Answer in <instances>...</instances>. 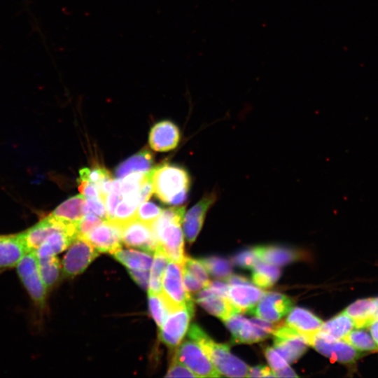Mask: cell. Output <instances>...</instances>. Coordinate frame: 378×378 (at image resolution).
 <instances>
[{"mask_svg": "<svg viewBox=\"0 0 378 378\" xmlns=\"http://www.w3.org/2000/svg\"><path fill=\"white\" fill-rule=\"evenodd\" d=\"M185 211L184 206L162 210L152 224L159 247L171 261L181 265L186 257L183 251L184 237L181 227Z\"/></svg>", "mask_w": 378, "mask_h": 378, "instance_id": "1", "label": "cell"}, {"mask_svg": "<svg viewBox=\"0 0 378 378\" xmlns=\"http://www.w3.org/2000/svg\"><path fill=\"white\" fill-rule=\"evenodd\" d=\"M188 335L200 345L221 375L229 377H246L248 365L231 354L227 344L216 342L195 323L189 327Z\"/></svg>", "mask_w": 378, "mask_h": 378, "instance_id": "2", "label": "cell"}, {"mask_svg": "<svg viewBox=\"0 0 378 378\" xmlns=\"http://www.w3.org/2000/svg\"><path fill=\"white\" fill-rule=\"evenodd\" d=\"M150 173L153 193L160 201L178 205L186 200L190 180L183 168L164 164L153 168Z\"/></svg>", "mask_w": 378, "mask_h": 378, "instance_id": "3", "label": "cell"}, {"mask_svg": "<svg viewBox=\"0 0 378 378\" xmlns=\"http://www.w3.org/2000/svg\"><path fill=\"white\" fill-rule=\"evenodd\" d=\"M17 272L35 306L43 310L48 290L41 279L36 253L27 252L16 265Z\"/></svg>", "mask_w": 378, "mask_h": 378, "instance_id": "4", "label": "cell"}, {"mask_svg": "<svg viewBox=\"0 0 378 378\" xmlns=\"http://www.w3.org/2000/svg\"><path fill=\"white\" fill-rule=\"evenodd\" d=\"M170 312L193 303L191 295L186 290L182 276V265L169 261L162 279V291L160 293Z\"/></svg>", "mask_w": 378, "mask_h": 378, "instance_id": "5", "label": "cell"}, {"mask_svg": "<svg viewBox=\"0 0 378 378\" xmlns=\"http://www.w3.org/2000/svg\"><path fill=\"white\" fill-rule=\"evenodd\" d=\"M61 262L64 277L74 278L83 273L99 252L83 237L78 235L67 248Z\"/></svg>", "mask_w": 378, "mask_h": 378, "instance_id": "6", "label": "cell"}, {"mask_svg": "<svg viewBox=\"0 0 378 378\" xmlns=\"http://www.w3.org/2000/svg\"><path fill=\"white\" fill-rule=\"evenodd\" d=\"M274 347L288 363L296 361L307 351L312 336H307L288 325L275 326Z\"/></svg>", "mask_w": 378, "mask_h": 378, "instance_id": "7", "label": "cell"}, {"mask_svg": "<svg viewBox=\"0 0 378 378\" xmlns=\"http://www.w3.org/2000/svg\"><path fill=\"white\" fill-rule=\"evenodd\" d=\"M174 357L197 377H219L222 375L206 355L200 345L192 340H185L176 349Z\"/></svg>", "mask_w": 378, "mask_h": 378, "instance_id": "8", "label": "cell"}, {"mask_svg": "<svg viewBox=\"0 0 378 378\" xmlns=\"http://www.w3.org/2000/svg\"><path fill=\"white\" fill-rule=\"evenodd\" d=\"M194 314L193 303L169 313L160 328V339L170 349L175 350L181 343L190 327Z\"/></svg>", "mask_w": 378, "mask_h": 378, "instance_id": "9", "label": "cell"}, {"mask_svg": "<svg viewBox=\"0 0 378 378\" xmlns=\"http://www.w3.org/2000/svg\"><path fill=\"white\" fill-rule=\"evenodd\" d=\"M309 346L331 361L344 364H353L361 356L357 349L344 340L328 337L318 331L312 337Z\"/></svg>", "mask_w": 378, "mask_h": 378, "instance_id": "10", "label": "cell"}, {"mask_svg": "<svg viewBox=\"0 0 378 378\" xmlns=\"http://www.w3.org/2000/svg\"><path fill=\"white\" fill-rule=\"evenodd\" d=\"M122 241L125 246L154 253L159 244L152 225L134 218L121 225Z\"/></svg>", "mask_w": 378, "mask_h": 378, "instance_id": "11", "label": "cell"}, {"mask_svg": "<svg viewBox=\"0 0 378 378\" xmlns=\"http://www.w3.org/2000/svg\"><path fill=\"white\" fill-rule=\"evenodd\" d=\"M83 237L99 253L112 254L121 248V225L110 220H104Z\"/></svg>", "mask_w": 378, "mask_h": 378, "instance_id": "12", "label": "cell"}, {"mask_svg": "<svg viewBox=\"0 0 378 378\" xmlns=\"http://www.w3.org/2000/svg\"><path fill=\"white\" fill-rule=\"evenodd\" d=\"M292 300L288 296L276 293H265L258 304L248 312L270 322H276L292 309Z\"/></svg>", "mask_w": 378, "mask_h": 378, "instance_id": "13", "label": "cell"}, {"mask_svg": "<svg viewBox=\"0 0 378 378\" xmlns=\"http://www.w3.org/2000/svg\"><path fill=\"white\" fill-rule=\"evenodd\" d=\"M237 330L232 332L234 344H251L265 340L272 333L275 326L272 322L259 317L244 318Z\"/></svg>", "mask_w": 378, "mask_h": 378, "instance_id": "14", "label": "cell"}, {"mask_svg": "<svg viewBox=\"0 0 378 378\" xmlns=\"http://www.w3.org/2000/svg\"><path fill=\"white\" fill-rule=\"evenodd\" d=\"M217 199L216 194L210 192L195 204L183 218V234L190 244L196 239L202 227L206 214Z\"/></svg>", "mask_w": 378, "mask_h": 378, "instance_id": "15", "label": "cell"}, {"mask_svg": "<svg viewBox=\"0 0 378 378\" xmlns=\"http://www.w3.org/2000/svg\"><path fill=\"white\" fill-rule=\"evenodd\" d=\"M180 133L178 128L169 120L156 123L149 134V144L155 151L164 152L174 149L178 144Z\"/></svg>", "mask_w": 378, "mask_h": 378, "instance_id": "16", "label": "cell"}, {"mask_svg": "<svg viewBox=\"0 0 378 378\" xmlns=\"http://www.w3.org/2000/svg\"><path fill=\"white\" fill-rule=\"evenodd\" d=\"M29 251L21 232L0 235V269L16 266Z\"/></svg>", "mask_w": 378, "mask_h": 378, "instance_id": "17", "label": "cell"}, {"mask_svg": "<svg viewBox=\"0 0 378 378\" xmlns=\"http://www.w3.org/2000/svg\"><path fill=\"white\" fill-rule=\"evenodd\" d=\"M265 292L251 284L230 286L228 300L237 313L249 312L265 295Z\"/></svg>", "mask_w": 378, "mask_h": 378, "instance_id": "18", "label": "cell"}, {"mask_svg": "<svg viewBox=\"0 0 378 378\" xmlns=\"http://www.w3.org/2000/svg\"><path fill=\"white\" fill-rule=\"evenodd\" d=\"M195 300L206 311L223 321L237 313L228 299L219 296L208 287L197 292Z\"/></svg>", "mask_w": 378, "mask_h": 378, "instance_id": "19", "label": "cell"}, {"mask_svg": "<svg viewBox=\"0 0 378 378\" xmlns=\"http://www.w3.org/2000/svg\"><path fill=\"white\" fill-rule=\"evenodd\" d=\"M253 249L259 260L276 266L291 263L304 255L298 250L281 246H259Z\"/></svg>", "mask_w": 378, "mask_h": 378, "instance_id": "20", "label": "cell"}, {"mask_svg": "<svg viewBox=\"0 0 378 378\" xmlns=\"http://www.w3.org/2000/svg\"><path fill=\"white\" fill-rule=\"evenodd\" d=\"M85 200L82 194L71 197L57 206L49 216L66 225L76 227L84 216Z\"/></svg>", "mask_w": 378, "mask_h": 378, "instance_id": "21", "label": "cell"}, {"mask_svg": "<svg viewBox=\"0 0 378 378\" xmlns=\"http://www.w3.org/2000/svg\"><path fill=\"white\" fill-rule=\"evenodd\" d=\"M286 324L307 336H312L320 330L323 321L309 310L297 307L289 312Z\"/></svg>", "mask_w": 378, "mask_h": 378, "instance_id": "22", "label": "cell"}, {"mask_svg": "<svg viewBox=\"0 0 378 378\" xmlns=\"http://www.w3.org/2000/svg\"><path fill=\"white\" fill-rule=\"evenodd\" d=\"M64 225L49 215L34 225L21 232L29 251H35L45 239L55 229Z\"/></svg>", "mask_w": 378, "mask_h": 378, "instance_id": "23", "label": "cell"}, {"mask_svg": "<svg viewBox=\"0 0 378 378\" xmlns=\"http://www.w3.org/2000/svg\"><path fill=\"white\" fill-rule=\"evenodd\" d=\"M111 255L117 261L130 270H149L153 260V253L141 249L120 248Z\"/></svg>", "mask_w": 378, "mask_h": 378, "instance_id": "24", "label": "cell"}, {"mask_svg": "<svg viewBox=\"0 0 378 378\" xmlns=\"http://www.w3.org/2000/svg\"><path fill=\"white\" fill-rule=\"evenodd\" d=\"M375 304L374 298L358 300L344 311L354 321L355 328H367L374 319Z\"/></svg>", "mask_w": 378, "mask_h": 378, "instance_id": "25", "label": "cell"}, {"mask_svg": "<svg viewBox=\"0 0 378 378\" xmlns=\"http://www.w3.org/2000/svg\"><path fill=\"white\" fill-rule=\"evenodd\" d=\"M153 155L147 149H143L122 162L115 170L117 178H122L132 172H148L153 169Z\"/></svg>", "mask_w": 378, "mask_h": 378, "instance_id": "26", "label": "cell"}, {"mask_svg": "<svg viewBox=\"0 0 378 378\" xmlns=\"http://www.w3.org/2000/svg\"><path fill=\"white\" fill-rule=\"evenodd\" d=\"M354 327V321L343 312L323 323L318 332L332 339L343 340Z\"/></svg>", "mask_w": 378, "mask_h": 378, "instance_id": "27", "label": "cell"}, {"mask_svg": "<svg viewBox=\"0 0 378 378\" xmlns=\"http://www.w3.org/2000/svg\"><path fill=\"white\" fill-rule=\"evenodd\" d=\"M170 260L158 246L153 253V260L150 267L148 291L160 293L162 291V279L165 269Z\"/></svg>", "mask_w": 378, "mask_h": 378, "instance_id": "28", "label": "cell"}, {"mask_svg": "<svg viewBox=\"0 0 378 378\" xmlns=\"http://www.w3.org/2000/svg\"><path fill=\"white\" fill-rule=\"evenodd\" d=\"M281 271L276 265L258 260L252 268V281L260 288H270L279 279Z\"/></svg>", "mask_w": 378, "mask_h": 378, "instance_id": "29", "label": "cell"}, {"mask_svg": "<svg viewBox=\"0 0 378 378\" xmlns=\"http://www.w3.org/2000/svg\"><path fill=\"white\" fill-rule=\"evenodd\" d=\"M38 270L43 282L49 291L62 274V266L56 255L37 258Z\"/></svg>", "mask_w": 378, "mask_h": 378, "instance_id": "30", "label": "cell"}, {"mask_svg": "<svg viewBox=\"0 0 378 378\" xmlns=\"http://www.w3.org/2000/svg\"><path fill=\"white\" fill-rule=\"evenodd\" d=\"M360 328L352 330L344 339L345 342L359 351H376L378 350V345L372 338L370 333Z\"/></svg>", "mask_w": 378, "mask_h": 378, "instance_id": "31", "label": "cell"}, {"mask_svg": "<svg viewBox=\"0 0 378 378\" xmlns=\"http://www.w3.org/2000/svg\"><path fill=\"white\" fill-rule=\"evenodd\" d=\"M199 260L202 263L208 274L214 277L224 279L231 274L232 266L226 259L210 256L200 258Z\"/></svg>", "mask_w": 378, "mask_h": 378, "instance_id": "32", "label": "cell"}, {"mask_svg": "<svg viewBox=\"0 0 378 378\" xmlns=\"http://www.w3.org/2000/svg\"><path fill=\"white\" fill-rule=\"evenodd\" d=\"M140 204L137 199L122 198L115 210L112 220L122 225L135 218L136 209Z\"/></svg>", "mask_w": 378, "mask_h": 378, "instance_id": "33", "label": "cell"}, {"mask_svg": "<svg viewBox=\"0 0 378 378\" xmlns=\"http://www.w3.org/2000/svg\"><path fill=\"white\" fill-rule=\"evenodd\" d=\"M148 307L150 315L160 328L171 313L160 294L148 291Z\"/></svg>", "mask_w": 378, "mask_h": 378, "instance_id": "34", "label": "cell"}, {"mask_svg": "<svg viewBox=\"0 0 378 378\" xmlns=\"http://www.w3.org/2000/svg\"><path fill=\"white\" fill-rule=\"evenodd\" d=\"M162 210L155 203L146 201L139 205L135 218L144 223L152 225L160 216Z\"/></svg>", "mask_w": 378, "mask_h": 378, "instance_id": "35", "label": "cell"}, {"mask_svg": "<svg viewBox=\"0 0 378 378\" xmlns=\"http://www.w3.org/2000/svg\"><path fill=\"white\" fill-rule=\"evenodd\" d=\"M181 265L183 269L200 280L205 287L208 286L210 282L208 272L199 260L186 256Z\"/></svg>", "mask_w": 378, "mask_h": 378, "instance_id": "36", "label": "cell"}, {"mask_svg": "<svg viewBox=\"0 0 378 378\" xmlns=\"http://www.w3.org/2000/svg\"><path fill=\"white\" fill-rule=\"evenodd\" d=\"M79 175L78 181L91 183L97 187L104 179L112 177L109 172L104 167L83 168L79 171Z\"/></svg>", "mask_w": 378, "mask_h": 378, "instance_id": "37", "label": "cell"}, {"mask_svg": "<svg viewBox=\"0 0 378 378\" xmlns=\"http://www.w3.org/2000/svg\"><path fill=\"white\" fill-rule=\"evenodd\" d=\"M83 213L84 215L86 214H93L103 220H107V211L105 202L102 199L99 197L85 198Z\"/></svg>", "mask_w": 378, "mask_h": 378, "instance_id": "38", "label": "cell"}, {"mask_svg": "<svg viewBox=\"0 0 378 378\" xmlns=\"http://www.w3.org/2000/svg\"><path fill=\"white\" fill-rule=\"evenodd\" d=\"M258 260L253 248L240 251L232 260L234 265L244 269H252Z\"/></svg>", "mask_w": 378, "mask_h": 378, "instance_id": "39", "label": "cell"}, {"mask_svg": "<svg viewBox=\"0 0 378 378\" xmlns=\"http://www.w3.org/2000/svg\"><path fill=\"white\" fill-rule=\"evenodd\" d=\"M265 355L273 372L281 370L288 365V363L274 347L267 346L265 349Z\"/></svg>", "mask_w": 378, "mask_h": 378, "instance_id": "40", "label": "cell"}, {"mask_svg": "<svg viewBox=\"0 0 378 378\" xmlns=\"http://www.w3.org/2000/svg\"><path fill=\"white\" fill-rule=\"evenodd\" d=\"M103 219L93 214H86L78 223L76 230L78 235L84 236L94 227L100 224Z\"/></svg>", "mask_w": 378, "mask_h": 378, "instance_id": "41", "label": "cell"}, {"mask_svg": "<svg viewBox=\"0 0 378 378\" xmlns=\"http://www.w3.org/2000/svg\"><path fill=\"white\" fill-rule=\"evenodd\" d=\"M166 377H197L186 365L174 356L165 375Z\"/></svg>", "mask_w": 378, "mask_h": 378, "instance_id": "42", "label": "cell"}, {"mask_svg": "<svg viewBox=\"0 0 378 378\" xmlns=\"http://www.w3.org/2000/svg\"><path fill=\"white\" fill-rule=\"evenodd\" d=\"M182 276L184 286L189 294H196L204 288V285L187 270L182 267Z\"/></svg>", "mask_w": 378, "mask_h": 378, "instance_id": "43", "label": "cell"}, {"mask_svg": "<svg viewBox=\"0 0 378 378\" xmlns=\"http://www.w3.org/2000/svg\"><path fill=\"white\" fill-rule=\"evenodd\" d=\"M122 198L120 193L115 192H111L106 196L104 202L107 211V220L113 219L116 206Z\"/></svg>", "mask_w": 378, "mask_h": 378, "instance_id": "44", "label": "cell"}, {"mask_svg": "<svg viewBox=\"0 0 378 378\" xmlns=\"http://www.w3.org/2000/svg\"><path fill=\"white\" fill-rule=\"evenodd\" d=\"M127 271L134 281L143 289H148L149 285V270H130Z\"/></svg>", "mask_w": 378, "mask_h": 378, "instance_id": "45", "label": "cell"}, {"mask_svg": "<svg viewBox=\"0 0 378 378\" xmlns=\"http://www.w3.org/2000/svg\"><path fill=\"white\" fill-rule=\"evenodd\" d=\"M247 377H275L272 370L267 366L258 365L248 368Z\"/></svg>", "mask_w": 378, "mask_h": 378, "instance_id": "46", "label": "cell"}, {"mask_svg": "<svg viewBox=\"0 0 378 378\" xmlns=\"http://www.w3.org/2000/svg\"><path fill=\"white\" fill-rule=\"evenodd\" d=\"M212 291L220 297L228 299V293L230 285L220 281H210L208 286Z\"/></svg>", "mask_w": 378, "mask_h": 378, "instance_id": "47", "label": "cell"}, {"mask_svg": "<svg viewBox=\"0 0 378 378\" xmlns=\"http://www.w3.org/2000/svg\"><path fill=\"white\" fill-rule=\"evenodd\" d=\"M225 279V281L230 286L237 285V284H251V282L247 278L241 275H238V274H231Z\"/></svg>", "mask_w": 378, "mask_h": 378, "instance_id": "48", "label": "cell"}, {"mask_svg": "<svg viewBox=\"0 0 378 378\" xmlns=\"http://www.w3.org/2000/svg\"><path fill=\"white\" fill-rule=\"evenodd\" d=\"M275 377H297L298 375L295 372V371L289 366H286V368L273 372Z\"/></svg>", "mask_w": 378, "mask_h": 378, "instance_id": "49", "label": "cell"}, {"mask_svg": "<svg viewBox=\"0 0 378 378\" xmlns=\"http://www.w3.org/2000/svg\"><path fill=\"white\" fill-rule=\"evenodd\" d=\"M375 304L374 318H378V298H374Z\"/></svg>", "mask_w": 378, "mask_h": 378, "instance_id": "50", "label": "cell"}]
</instances>
